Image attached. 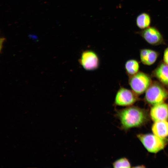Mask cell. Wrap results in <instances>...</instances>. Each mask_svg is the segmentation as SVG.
<instances>
[{"instance_id":"6da1fadb","label":"cell","mask_w":168,"mask_h":168,"mask_svg":"<svg viewBox=\"0 0 168 168\" xmlns=\"http://www.w3.org/2000/svg\"><path fill=\"white\" fill-rule=\"evenodd\" d=\"M116 115L120 120L121 128L124 130L141 126L147 119L145 112L135 106L128 107L118 110Z\"/></svg>"},{"instance_id":"7a4b0ae2","label":"cell","mask_w":168,"mask_h":168,"mask_svg":"<svg viewBox=\"0 0 168 168\" xmlns=\"http://www.w3.org/2000/svg\"><path fill=\"white\" fill-rule=\"evenodd\" d=\"M168 97V91L158 83L151 84L146 91L145 99L152 105L164 103Z\"/></svg>"},{"instance_id":"3957f363","label":"cell","mask_w":168,"mask_h":168,"mask_svg":"<svg viewBox=\"0 0 168 168\" xmlns=\"http://www.w3.org/2000/svg\"><path fill=\"white\" fill-rule=\"evenodd\" d=\"M137 137L146 149L151 153L158 152L163 149L166 144L164 138L154 134H139Z\"/></svg>"},{"instance_id":"277c9868","label":"cell","mask_w":168,"mask_h":168,"mask_svg":"<svg viewBox=\"0 0 168 168\" xmlns=\"http://www.w3.org/2000/svg\"><path fill=\"white\" fill-rule=\"evenodd\" d=\"M129 83L132 91L136 94L139 95L146 91L152 84V81L147 74L138 72L130 76Z\"/></svg>"},{"instance_id":"5b68a950","label":"cell","mask_w":168,"mask_h":168,"mask_svg":"<svg viewBox=\"0 0 168 168\" xmlns=\"http://www.w3.org/2000/svg\"><path fill=\"white\" fill-rule=\"evenodd\" d=\"M79 62L82 68L87 71L96 70L99 68L100 65L98 56L95 52L91 50L83 51Z\"/></svg>"},{"instance_id":"8992f818","label":"cell","mask_w":168,"mask_h":168,"mask_svg":"<svg viewBox=\"0 0 168 168\" xmlns=\"http://www.w3.org/2000/svg\"><path fill=\"white\" fill-rule=\"evenodd\" d=\"M137 100L136 94L133 91L121 87L116 93L114 104L118 106H129L134 104Z\"/></svg>"},{"instance_id":"52a82bcc","label":"cell","mask_w":168,"mask_h":168,"mask_svg":"<svg viewBox=\"0 0 168 168\" xmlns=\"http://www.w3.org/2000/svg\"><path fill=\"white\" fill-rule=\"evenodd\" d=\"M140 34L148 43L152 45H159L163 42L162 35L158 30L154 27H148L142 31Z\"/></svg>"},{"instance_id":"ba28073f","label":"cell","mask_w":168,"mask_h":168,"mask_svg":"<svg viewBox=\"0 0 168 168\" xmlns=\"http://www.w3.org/2000/svg\"><path fill=\"white\" fill-rule=\"evenodd\" d=\"M150 114L155 122L166 120L168 119V105L164 103L154 105L151 110Z\"/></svg>"},{"instance_id":"9c48e42d","label":"cell","mask_w":168,"mask_h":168,"mask_svg":"<svg viewBox=\"0 0 168 168\" xmlns=\"http://www.w3.org/2000/svg\"><path fill=\"white\" fill-rule=\"evenodd\" d=\"M154 134L161 138L168 136V122L166 120L156 121L152 127Z\"/></svg>"},{"instance_id":"30bf717a","label":"cell","mask_w":168,"mask_h":168,"mask_svg":"<svg viewBox=\"0 0 168 168\" xmlns=\"http://www.w3.org/2000/svg\"><path fill=\"white\" fill-rule=\"evenodd\" d=\"M140 58L141 62L147 65H151L156 61L158 56L157 52L154 50L144 49L140 51Z\"/></svg>"},{"instance_id":"8fae6325","label":"cell","mask_w":168,"mask_h":168,"mask_svg":"<svg viewBox=\"0 0 168 168\" xmlns=\"http://www.w3.org/2000/svg\"><path fill=\"white\" fill-rule=\"evenodd\" d=\"M155 77L162 84L168 86V65L161 64L154 72Z\"/></svg>"},{"instance_id":"7c38bea8","label":"cell","mask_w":168,"mask_h":168,"mask_svg":"<svg viewBox=\"0 0 168 168\" xmlns=\"http://www.w3.org/2000/svg\"><path fill=\"white\" fill-rule=\"evenodd\" d=\"M149 15L145 13H142L137 17L136 20L137 26L140 29H145L148 27L151 23Z\"/></svg>"},{"instance_id":"4fadbf2b","label":"cell","mask_w":168,"mask_h":168,"mask_svg":"<svg viewBox=\"0 0 168 168\" xmlns=\"http://www.w3.org/2000/svg\"><path fill=\"white\" fill-rule=\"evenodd\" d=\"M125 68L127 73L130 76H131L138 72L139 69V65L136 60L130 59L126 62Z\"/></svg>"},{"instance_id":"5bb4252c","label":"cell","mask_w":168,"mask_h":168,"mask_svg":"<svg viewBox=\"0 0 168 168\" xmlns=\"http://www.w3.org/2000/svg\"><path fill=\"white\" fill-rule=\"evenodd\" d=\"M114 168H130V164L128 160L126 158H122L114 161L113 163Z\"/></svg>"},{"instance_id":"9a60e30c","label":"cell","mask_w":168,"mask_h":168,"mask_svg":"<svg viewBox=\"0 0 168 168\" xmlns=\"http://www.w3.org/2000/svg\"><path fill=\"white\" fill-rule=\"evenodd\" d=\"M163 60L165 63L168 65V47H167L165 50Z\"/></svg>"},{"instance_id":"2e32d148","label":"cell","mask_w":168,"mask_h":168,"mask_svg":"<svg viewBox=\"0 0 168 168\" xmlns=\"http://www.w3.org/2000/svg\"><path fill=\"white\" fill-rule=\"evenodd\" d=\"M5 39L4 37H2L0 38V51H1L2 49V44L5 41Z\"/></svg>"}]
</instances>
